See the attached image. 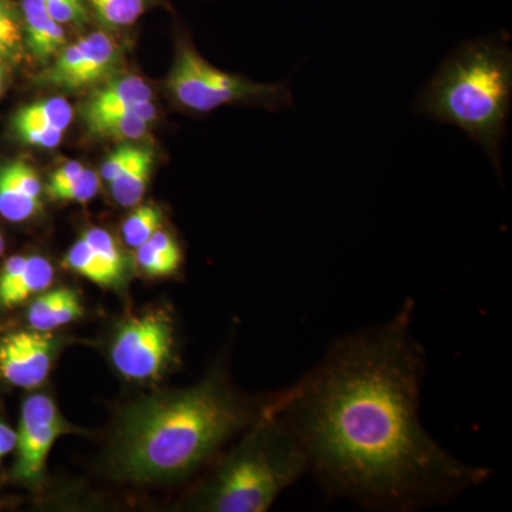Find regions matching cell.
<instances>
[{
	"label": "cell",
	"instance_id": "1",
	"mask_svg": "<svg viewBox=\"0 0 512 512\" xmlns=\"http://www.w3.org/2000/svg\"><path fill=\"white\" fill-rule=\"evenodd\" d=\"M413 305L335 340L275 404L326 493L367 510L448 504L491 476L451 456L421 424L426 353L410 330Z\"/></svg>",
	"mask_w": 512,
	"mask_h": 512
},
{
	"label": "cell",
	"instance_id": "31",
	"mask_svg": "<svg viewBox=\"0 0 512 512\" xmlns=\"http://www.w3.org/2000/svg\"><path fill=\"white\" fill-rule=\"evenodd\" d=\"M3 251H5V239L0 235V255H2Z\"/></svg>",
	"mask_w": 512,
	"mask_h": 512
},
{
	"label": "cell",
	"instance_id": "23",
	"mask_svg": "<svg viewBox=\"0 0 512 512\" xmlns=\"http://www.w3.org/2000/svg\"><path fill=\"white\" fill-rule=\"evenodd\" d=\"M82 239L89 244V247L107 262L111 268L116 269L120 274L126 275V259L123 252L117 247L116 241L106 229L92 228L84 232Z\"/></svg>",
	"mask_w": 512,
	"mask_h": 512
},
{
	"label": "cell",
	"instance_id": "27",
	"mask_svg": "<svg viewBox=\"0 0 512 512\" xmlns=\"http://www.w3.org/2000/svg\"><path fill=\"white\" fill-rule=\"evenodd\" d=\"M136 151L137 147L130 146V144H126V146H121L117 148V150H114L113 153L106 158L103 165H101V178L110 184L111 181L127 167L128 163L133 160Z\"/></svg>",
	"mask_w": 512,
	"mask_h": 512
},
{
	"label": "cell",
	"instance_id": "26",
	"mask_svg": "<svg viewBox=\"0 0 512 512\" xmlns=\"http://www.w3.org/2000/svg\"><path fill=\"white\" fill-rule=\"evenodd\" d=\"M47 12L60 25L64 23L83 22L86 19V9L82 0H49L45 2Z\"/></svg>",
	"mask_w": 512,
	"mask_h": 512
},
{
	"label": "cell",
	"instance_id": "4",
	"mask_svg": "<svg viewBox=\"0 0 512 512\" xmlns=\"http://www.w3.org/2000/svg\"><path fill=\"white\" fill-rule=\"evenodd\" d=\"M255 427L205 488L202 495L208 510L268 511L286 488L309 471L301 441L276 413L275 406L256 421Z\"/></svg>",
	"mask_w": 512,
	"mask_h": 512
},
{
	"label": "cell",
	"instance_id": "6",
	"mask_svg": "<svg viewBox=\"0 0 512 512\" xmlns=\"http://www.w3.org/2000/svg\"><path fill=\"white\" fill-rule=\"evenodd\" d=\"M117 370L128 379H153L173 362V323L164 315L150 313L124 323L111 348Z\"/></svg>",
	"mask_w": 512,
	"mask_h": 512
},
{
	"label": "cell",
	"instance_id": "9",
	"mask_svg": "<svg viewBox=\"0 0 512 512\" xmlns=\"http://www.w3.org/2000/svg\"><path fill=\"white\" fill-rule=\"evenodd\" d=\"M42 183L25 161L0 168V215L10 222L29 220L42 208Z\"/></svg>",
	"mask_w": 512,
	"mask_h": 512
},
{
	"label": "cell",
	"instance_id": "19",
	"mask_svg": "<svg viewBox=\"0 0 512 512\" xmlns=\"http://www.w3.org/2000/svg\"><path fill=\"white\" fill-rule=\"evenodd\" d=\"M72 120V104L60 97H55V99L36 101L23 107L15 116V126L33 124V126L55 127L66 131Z\"/></svg>",
	"mask_w": 512,
	"mask_h": 512
},
{
	"label": "cell",
	"instance_id": "8",
	"mask_svg": "<svg viewBox=\"0 0 512 512\" xmlns=\"http://www.w3.org/2000/svg\"><path fill=\"white\" fill-rule=\"evenodd\" d=\"M55 339L47 332H15L0 340V375L15 386L32 389L52 367Z\"/></svg>",
	"mask_w": 512,
	"mask_h": 512
},
{
	"label": "cell",
	"instance_id": "22",
	"mask_svg": "<svg viewBox=\"0 0 512 512\" xmlns=\"http://www.w3.org/2000/svg\"><path fill=\"white\" fill-rule=\"evenodd\" d=\"M22 22L9 0H0V57L19 52L22 46Z\"/></svg>",
	"mask_w": 512,
	"mask_h": 512
},
{
	"label": "cell",
	"instance_id": "13",
	"mask_svg": "<svg viewBox=\"0 0 512 512\" xmlns=\"http://www.w3.org/2000/svg\"><path fill=\"white\" fill-rule=\"evenodd\" d=\"M26 40L33 55L46 59L66 42L63 26L47 12L43 0H22Z\"/></svg>",
	"mask_w": 512,
	"mask_h": 512
},
{
	"label": "cell",
	"instance_id": "15",
	"mask_svg": "<svg viewBox=\"0 0 512 512\" xmlns=\"http://www.w3.org/2000/svg\"><path fill=\"white\" fill-rule=\"evenodd\" d=\"M137 264L151 276L174 274L183 261L180 245L168 232H154L153 237L137 248Z\"/></svg>",
	"mask_w": 512,
	"mask_h": 512
},
{
	"label": "cell",
	"instance_id": "20",
	"mask_svg": "<svg viewBox=\"0 0 512 512\" xmlns=\"http://www.w3.org/2000/svg\"><path fill=\"white\" fill-rule=\"evenodd\" d=\"M163 221V215L154 205H141L123 224V238L130 247L138 248L153 237Z\"/></svg>",
	"mask_w": 512,
	"mask_h": 512
},
{
	"label": "cell",
	"instance_id": "11",
	"mask_svg": "<svg viewBox=\"0 0 512 512\" xmlns=\"http://www.w3.org/2000/svg\"><path fill=\"white\" fill-rule=\"evenodd\" d=\"M84 39V52L64 89L76 90L90 86L109 76L119 62V47L103 32H93Z\"/></svg>",
	"mask_w": 512,
	"mask_h": 512
},
{
	"label": "cell",
	"instance_id": "29",
	"mask_svg": "<svg viewBox=\"0 0 512 512\" xmlns=\"http://www.w3.org/2000/svg\"><path fill=\"white\" fill-rule=\"evenodd\" d=\"M26 264V256L16 255L6 261L0 272V296L8 292L22 274L23 266Z\"/></svg>",
	"mask_w": 512,
	"mask_h": 512
},
{
	"label": "cell",
	"instance_id": "32",
	"mask_svg": "<svg viewBox=\"0 0 512 512\" xmlns=\"http://www.w3.org/2000/svg\"><path fill=\"white\" fill-rule=\"evenodd\" d=\"M2 77H3L2 66H0V92H2Z\"/></svg>",
	"mask_w": 512,
	"mask_h": 512
},
{
	"label": "cell",
	"instance_id": "33",
	"mask_svg": "<svg viewBox=\"0 0 512 512\" xmlns=\"http://www.w3.org/2000/svg\"><path fill=\"white\" fill-rule=\"evenodd\" d=\"M43 2H49V0H43Z\"/></svg>",
	"mask_w": 512,
	"mask_h": 512
},
{
	"label": "cell",
	"instance_id": "17",
	"mask_svg": "<svg viewBox=\"0 0 512 512\" xmlns=\"http://www.w3.org/2000/svg\"><path fill=\"white\" fill-rule=\"evenodd\" d=\"M64 262L77 274L100 286H117L124 279L123 274L111 268L82 238L70 248Z\"/></svg>",
	"mask_w": 512,
	"mask_h": 512
},
{
	"label": "cell",
	"instance_id": "30",
	"mask_svg": "<svg viewBox=\"0 0 512 512\" xmlns=\"http://www.w3.org/2000/svg\"><path fill=\"white\" fill-rule=\"evenodd\" d=\"M16 447V431L0 423V457L10 453Z\"/></svg>",
	"mask_w": 512,
	"mask_h": 512
},
{
	"label": "cell",
	"instance_id": "21",
	"mask_svg": "<svg viewBox=\"0 0 512 512\" xmlns=\"http://www.w3.org/2000/svg\"><path fill=\"white\" fill-rule=\"evenodd\" d=\"M97 16L114 28L133 25L144 12V0H89Z\"/></svg>",
	"mask_w": 512,
	"mask_h": 512
},
{
	"label": "cell",
	"instance_id": "25",
	"mask_svg": "<svg viewBox=\"0 0 512 512\" xmlns=\"http://www.w3.org/2000/svg\"><path fill=\"white\" fill-rule=\"evenodd\" d=\"M20 138L32 146L53 148L62 141L64 130L55 127L20 124L15 126Z\"/></svg>",
	"mask_w": 512,
	"mask_h": 512
},
{
	"label": "cell",
	"instance_id": "5",
	"mask_svg": "<svg viewBox=\"0 0 512 512\" xmlns=\"http://www.w3.org/2000/svg\"><path fill=\"white\" fill-rule=\"evenodd\" d=\"M168 87L181 106L195 113L235 103L262 104L274 110L293 106L288 84H256L222 72L187 45L178 52Z\"/></svg>",
	"mask_w": 512,
	"mask_h": 512
},
{
	"label": "cell",
	"instance_id": "24",
	"mask_svg": "<svg viewBox=\"0 0 512 512\" xmlns=\"http://www.w3.org/2000/svg\"><path fill=\"white\" fill-rule=\"evenodd\" d=\"M99 188V175L86 168L76 180L64 185L60 190L52 192L50 197H52L53 200L82 202L83 204V202L93 200L97 192H99Z\"/></svg>",
	"mask_w": 512,
	"mask_h": 512
},
{
	"label": "cell",
	"instance_id": "16",
	"mask_svg": "<svg viewBox=\"0 0 512 512\" xmlns=\"http://www.w3.org/2000/svg\"><path fill=\"white\" fill-rule=\"evenodd\" d=\"M52 281V264L42 256H28L18 281L8 292L0 296V306L2 308H12V306L20 305L30 296L45 291L52 284Z\"/></svg>",
	"mask_w": 512,
	"mask_h": 512
},
{
	"label": "cell",
	"instance_id": "14",
	"mask_svg": "<svg viewBox=\"0 0 512 512\" xmlns=\"http://www.w3.org/2000/svg\"><path fill=\"white\" fill-rule=\"evenodd\" d=\"M153 163L151 150L137 147L133 160L110 183L114 200L123 207H134L138 204L146 194Z\"/></svg>",
	"mask_w": 512,
	"mask_h": 512
},
{
	"label": "cell",
	"instance_id": "10",
	"mask_svg": "<svg viewBox=\"0 0 512 512\" xmlns=\"http://www.w3.org/2000/svg\"><path fill=\"white\" fill-rule=\"evenodd\" d=\"M151 99L153 93L143 79L136 76L121 77L101 87L90 97L84 104V119L97 114L133 111L151 123L157 117L156 107Z\"/></svg>",
	"mask_w": 512,
	"mask_h": 512
},
{
	"label": "cell",
	"instance_id": "18",
	"mask_svg": "<svg viewBox=\"0 0 512 512\" xmlns=\"http://www.w3.org/2000/svg\"><path fill=\"white\" fill-rule=\"evenodd\" d=\"M87 127L92 133L101 137L134 138L143 137L147 133L150 121L144 119L141 114L133 111H121V113H104L87 117Z\"/></svg>",
	"mask_w": 512,
	"mask_h": 512
},
{
	"label": "cell",
	"instance_id": "12",
	"mask_svg": "<svg viewBox=\"0 0 512 512\" xmlns=\"http://www.w3.org/2000/svg\"><path fill=\"white\" fill-rule=\"evenodd\" d=\"M83 313L82 302L73 289L57 288L37 296L30 305L28 320L33 330L50 332L79 319Z\"/></svg>",
	"mask_w": 512,
	"mask_h": 512
},
{
	"label": "cell",
	"instance_id": "2",
	"mask_svg": "<svg viewBox=\"0 0 512 512\" xmlns=\"http://www.w3.org/2000/svg\"><path fill=\"white\" fill-rule=\"evenodd\" d=\"M239 396L222 375L181 392L128 407L117 440V464L131 480H174L214 456L229 439L274 409Z\"/></svg>",
	"mask_w": 512,
	"mask_h": 512
},
{
	"label": "cell",
	"instance_id": "28",
	"mask_svg": "<svg viewBox=\"0 0 512 512\" xmlns=\"http://www.w3.org/2000/svg\"><path fill=\"white\" fill-rule=\"evenodd\" d=\"M84 170L86 168L77 161H70V163L64 164L63 167L57 168L55 173L52 174L49 184H47V194L50 195L52 192L60 190L64 185L72 183Z\"/></svg>",
	"mask_w": 512,
	"mask_h": 512
},
{
	"label": "cell",
	"instance_id": "7",
	"mask_svg": "<svg viewBox=\"0 0 512 512\" xmlns=\"http://www.w3.org/2000/svg\"><path fill=\"white\" fill-rule=\"evenodd\" d=\"M63 430L62 417L49 397L42 394L29 397L23 403L16 433L18 460L13 476L23 481H36L42 476L50 448Z\"/></svg>",
	"mask_w": 512,
	"mask_h": 512
},
{
	"label": "cell",
	"instance_id": "3",
	"mask_svg": "<svg viewBox=\"0 0 512 512\" xmlns=\"http://www.w3.org/2000/svg\"><path fill=\"white\" fill-rule=\"evenodd\" d=\"M512 99V52L505 36L471 40L454 50L426 84L414 110L453 124L484 148L501 173Z\"/></svg>",
	"mask_w": 512,
	"mask_h": 512
}]
</instances>
